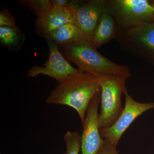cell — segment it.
Wrapping results in <instances>:
<instances>
[{
	"label": "cell",
	"instance_id": "1",
	"mask_svg": "<svg viewBox=\"0 0 154 154\" xmlns=\"http://www.w3.org/2000/svg\"><path fill=\"white\" fill-rule=\"evenodd\" d=\"M57 82L46 99V103L72 107L77 111L83 125L90 102L101 91L99 77L81 72L68 76Z\"/></svg>",
	"mask_w": 154,
	"mask_h": 154
},
{
	"label": "cell",
	"instance_id": "2",
	"mask_svg": "<svg viewBox=\"0 0 154 154\" xmlns=\"http://www.w3.org/2000/svg\"><path fill=\"white\" fill-rule=\"evenodd\" d=\"M62 54L69 63L76 65L82 72L97 76L112 75L128 79L131 76L128 66L113 62L97 51L96 48L86 40L60 46Z\"/></svg>",
	"mask_w": 154,
	"mask_h": 154
},
{
	"label": "cell",
	"instance_id": "3",
	"mask_svg": "<svg viewBox=\"0 0 154 154\" xmlns=\"http://www.w3.org/2000/svg\"><path fill=\"white\" fill-rule=\"evenodd\" d=\"M105 3L115 21L116 37L137 25L154 20V7L147 0H105Z\"/></svg>",
	"mask_w": 154,
	"mask_h": 154
},
{
	"label": "cell",
	"instance_id": "4",
	"mask_svg": "<svg viewBox=\"0 0 154 154\" xmlns=\"http://www.w3.org/2000/svg\"><path fill=\"white\" fill-rule=\"evenodd\" d=\"M98 77L101 87L100 113L98 116L101 130L112 126L121 114L123 109L121 96L126 89L127 79L112 75Z\"/></svg>",
	"mask_w": 154,
	"mask_h": 154
},
{
	"label": "cell",
	"instance_id": "5",
	"mask_svg": "<svg viewBox=\"0 0 154 154\" xmlns=\"http://www.w3.org/2000/svg\"><path fill=\"white\" fill-rule=\"evenodd\" d=\"M115 39L122 50L154 65V20L137 25Z\"/></svg>",
	"mask_w": 154,
	"mask_h": 154
},
{
	"label": "cell",
	"instance_id": "6",
	"mask_svg": "<svg viewBox=\"0 0 154 154\" xmlns=\"http://www.w3.org/2000/svg\"><path fill=\"white\" fill-rule=\"evenodd\" d=\"M124 94V107L118 119L112 126L100 130L102 138L108 141L116 147L122 136L136 119L147 110L154 109V102L148 103L137 102L128 94L127 89Z\"/></svg>",
	"mask_w": 154,
	"mask_h": 154
},
{
	"label": "cell",
	"instance_id": "7",
	"mask_svg": "<svg viewBox=\"0 0 154 154\" xmlns=\"http://www.w3.org/2000/svg\"><path fill=\"white\" fill-rule=\"evenodd\" d=\"M69 5L72 9L74 23L82 36L91 42L100 16L106 9L105 0H74L70 1Z\"/></svg>",
	"mask_w": 154,
	"mask_h": 154
},
{
	"label": "cell",
	"instance_id": "8",
	"mask_svg": "<svg viewBox=\"0 0 154 154\" xmlns=\"http://www.w3.org/2000/svg\"><path fill=\"white\" fill-rule=\"evenodd\" d=\"M48 45L49 56L43 66L35 65L28 71V76L33 78L42 75L51 77L60 82L70 75L81 72L79 69L72 66L62 54L57 45L52 39L45 38Z\"/></svg>",
	"mask_w": 154,
	"mask_h": 154
},
{
	"label": "cell",
	"instance_id": "9",
	"mask_svg": "<svg viewBox=\"0 0 154 154\" xmlns=\"http://www.w3.org/2000/svg\"><path fill=\"white\" fill-rule=\"evenodd\" d=\"M101 91L91 100L86 112L81 135V151L82 154H97L104 143L100 133L98 123V109Z\"/></svg>",
	"mask_w": 154,
	"mask_h": 154
},
{
	"label": "cell",
	"instance_id": "10",
	"mask_svg": "<svg viewBox=\"0 0 154 154\" xmlns=\"http://www.w3.org/2000/svg\"><path fill=\"white\" fill-rule=\"evenodd\" d=\"M74 23L72 9L69 6L64 7L51 6L40 17L36 22V32L45 38L51 32L67 23Z\"/></svg>",
	"mask_w": 154,
	"mask_h": 154
},
{
	"label": "cell",
	"instance_id": "11",
	"mask_svg": "<svg viewBox=\"0 0 154 154\" xmlns=\"http://www.w3.org/2000/svg\"><path fill=\"white\" fill-rule=\"evenodd\" d=\"M116 26L113 17L105 9L101 14L92 38V44L101 47L116 37Z\"/></svg>",
	"mask_w": 154,
	"mask_h": 154
},
{
	"label": "cell",
	"instance_id": "12",
	"mask_svg": "<svg viewBox=\"0 0 154 154\" xmlns=\"http://www.w3.org/2000/svg\"><path fill=\"white\" fill-rule=\"evenodd\" d=\"M46 37L52 39L57 46H63L75 42L86 40L76 25L72 22L67 23L54 30L45 38Z\"/></svg>",
	"mask_w": 154,
	"mask_h": 154
},
{
	"label": "cell",
	"instance_id": "13",
	"mask_svg": "<svg viewBox=\"0 0 154 154\" xmlns=\"http://www.w3.org/2000/svg\"><path fill=\"white\" fill-rule=\"evenodd\" d=\"M25 36L17 26L0 27L1 44L11 50L19 49L24 43Z\"/></svg>",
	"mask_w": 154,
	"mask_h": 154
},
{
	"label": "cell",
	"instance_id": "14",
	"mask_svg": "<svg viewBox=\"0 0 154 154\" xmlns=\"http://www.w3.org/2000/svg\"><path fill=\"white\" fill-rule=\"evenodd\" d=\"M18 3L28 8L37 17L41 16L52 6L50 0H25L18 1Z\"/></svg>",
	"mask_w": 154,
	"mask_h": 154
},
{
	"label": "cell",
	"instance_id": "15",
	"mask_svg": "<svg viewBox=\"0 0 154 154\" xmlns=\"http://www.w3.org/2000/svg\"><path fill=\"white\" fill-rule=\"evenodd\" d=\"M66 145L64 154H79L81 150V136L77 131H67L64 135Z\"/></svg>",
	"mask_w": 154,
	"mask_h": 154
},
{
	"label": "cell",
	"instance_id": "16",
	"mask_svg": "<svg viewBox=\"0 0 154 154\" xmlns=\"http://www.w3.org/2000/svg\"><path fill=\"white\" fill-rule=\"evenodd\" d=\"M16 22L14 17L7 9H3L0 13V27H16Z\"/></svg>",
	"mask_w": 154,
	"mask_h": 154
},
{
	"label": "cell",
	"instance_id": "17",
	"mask_svg": "<svg viewBox=\"0 0 154 154\" xmlns=\"http://www.w3.org/2000/svg\"><path fill=\"white\" fill-rule=\"evenodd\" d=\"M116 147L108 141L104 140V143L97 154H118Z\"/></svg>",
	"mask_w": 154,
	"mask_h": 154
},
{
	"label": "cell",
	"instance_id": "18",
	"mask_svg": "<svg viewBox=\"0 0 154 154\" xmlns=\"http://www.w3.org/2000/svg\"><path fill=\"white\" fill-rule=\"evenodd\" d=\"M52 6L55 7H64L69 6L70 1L68 0H50Z\"/></svg>",
	"mask_w": 154,
	"mask_h": 154
},
{
	"label": "cell",
	"instance_id": "19",
	"mask_svg": "<svg viewBox=\"0 0 154 154\" xmlns=\"http://www.w3.org/2000/svg\"><path fill=\"white\" fill-rule=\"evenodd\" d=\"M150 3L154 7V1H149Z\"/></svg>",
	"mask_w": 154,
	"mask_h": 154
},
{
	"label": "cell",
	"instance_id": "20",
	"mask_svg": "<svg viewBox=\"0 0 154 154\" xmlns=\"http://www.w3.org/2000/svg\"><path fill=\"white\" fill-rule=\"evenodd\" d=\"M63 154H64L63 153Z\"/></svg>",
	"mask_w": 154,
	"mask_h": 154
}]
</instances>
